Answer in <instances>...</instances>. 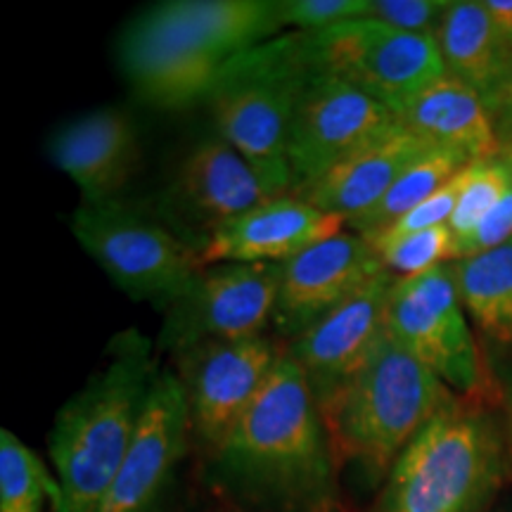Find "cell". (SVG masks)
<instances>
[{
  "label": "cell",
  "instance_id": "cell-7",
  "mask_svg": "<svg viewBox=\"0 0 512 512\" xmlns=\"http://www.w3.org/2000/svg\"><path fill=\"white\" fill-rule=\"evenodd\" d=\"M304 83L252 48L223 67L207 100L219 136L252 166L268 200L292 195L287 143Z\"/></svg>",
  "mask_w": 512,
  "mask_h": 512
},
{
  "label": "cell",
  "instance_id": "cell-20",
  "mask_svg": "<svg viewBox=\"0 0 512 512\" xmlns=\"http://www.w3.org/2000/svg\"><path fill=\"white\" fill-rule=\"evenodd\" d=\"M392 114L396 124L415 136L432 145L453 147L472 162L498 157L501 150V138L489 107L472 88L448 74L399 102Z\"/></svg>",
  "mask_w": 512,
  "mask_h": 512
},
{
  "label": "cell",
  "instance_id": "cell-29",
  "mask_svg": "<svg viewBox=\"0 0 512 512\" xmlns=\"http://www.w3.org/2000/svg\"><path fill=\"white\" fill-rule=\"evenodd\" d=\"M467 171H470V164H467L460 174L453 176L451 181L441 185L432 197H427L425 202L418 204L411 214H406L401 221H396L392 228L382 230V233L377 235H389V238H394V235H408L418 233V230L446 226V223L453 219V211L458 207L460 192H463L467 183ZM363 238H366V235H363ZM368 238H375V235H368Z\"/></svg>",
  "mask_w": 512,
  "mask_h": 512
},
{
  "label": "cell",
  "instance_id": "cell-2",
  "mask_svg": "<svg viewBox=\"0 0 512 512\" xmlns=\"http://www.w3.org/2000/svg\"><path fill=\"white\" fill-rule=\"evenodd\" d=\"M159 370L157 347L138 330L119 332L107 363L57 411L48 434L55 470L53 512H98L131 451Z\"/></svg>",
  "mask_w": 512,
  "mask_h": 512
},
{
  "label": "cell",
  "instance_id": "cell-17",
  "mask_svg": "<svg viewBox=\"0 0 512 512\" xmlns=\"http://www.w3.org/2000/svg\"><path fill=\"white\" fill-rule=\"evenodd\" d=\"M347 221L325 214L297 195L266 200L228 223L200 254L214 264H285L318 242L342 233Z\"/></svg>",
  "mask_w": 512,
  "mask_h": 512
},
{
  "label": "cell",
  "instance_id": "cell-35",
  "mask_svg": "<svg viewBox=\"0 0 512 512\" xmlns=\"http://www.w3.org/2000/svg\"><path fill=\"white\" fill-rule=\"evenodd\" d=\"M226 512H240V510H233V508H228V510H226Z\"/></svg>",
  "mask_w": 512,
  "mask_h": 512
},
{
  "label": "cell",
  "instance_id": "cell-28",
  "mask_svg": "<svg viewBox=\"0 0 512 512\" xmlns=\"http://www.w3.org/2000/svg\"><path fill=\"white\" fill-rule=\"evenodd\" d=\"M453 0H370L366 19L408 34L437 36Z\"/></svg>",
  "mask_w": 512,
  "mask_h": 512
},
{
  "label": "cell",
  "instance_id": "cell-26",
  "mask_svg": "<svg viewBox=\"0 0 512 512\" xmlns=\"http://www.w3.org/2000/svg\"><path fill=\"white\" fill-rule=\"evenodd\" d=\"M510 185L512 178L498 157L477 159V162L470 164L467 183L463 192H460L458 207L453 211V219L448 221V228H451L453 238H456V247L484 221V216L503 200V195L510 190Z\"/></svg>",
  "mask_w": 512,
  "mask_h": 512
},
{
  "label": "cell",
  "instance_id": "cell-34",
  "mask_svg": "<svg viewBox=\"0 0 512 512\" xmlns=\"http://www.w3.org/2000/svg\"><path fill=\"white\" fill-rule=\"evenodd\" d=\"M498 159H501L505 169H508V174L512 178V138L503 140L501 143V150H498Z\"/></svg>",
  "mask_w": 512,
  "mask_h": 512
},
{
  "label": "cell",
  "instance_id": "cell-14",
  "mask_svg": "<svg viewBox=\"0 0 512 512\" xmlns=\"http://www.w3.org/2000/svg\"><path fill=\"white\" fill-rule=\"evenodd\" d=\"M192 448L188 403L176 370H159L131 451L98 512H164Z\"/></svg>",
  "mask_w": 512,
  "mask_h": 512
},
{
  "label": "cell",
  "instance_id": "cell-9",
  "mask_svg": "<svg viewBox=\"0 0 512 512\" xmlns=\"http://www.w3.org/2000/svg\"><path fill=\"white\" fill-rule=\"evenodd\" d=\"M121 72L145 105L162 112L207 102L228 60L178 12L174 0L128 22L119 41Z\"/></svg>",
  "mask_w": 512,
  "mask_h": 512
},
{
  "label": "cell",
  "instance_id": "cell-22",
  "mask_svg": "<svg viewBox=\"0 0 512 512\" xmlns=\"http://www.w3.org/2000/svg\"><path fill=\"white\" fill-rule=\"evenodd\" d=\"M448 266L467 318L486 339L512 347V240Z\"/></svg>",
  "mask_w": 512,
  "mask_h": 512
},
{
  "label": "cell",
  "instance_id": "cell-24",
  "mask_svg": "<svg viewBox=\"0 0 512 512\" xmlns=\"http://www.w3.org/2000/svg\"><path fill=\"white\" fill-rule=\"evenodd\" d=\"M57 494L55 475L10 430L0 432V512H43Z\"/></svg>",
  "mask_w": 512,
  "mask_h": 512
},
{
  "label": "cell",
  "instance_id": "cell-1",
  "mask_svg": "<svg viewBox=\"0 0 512 512\" xmlns=\"http://www.w3.org/2000/svg\"><path fill=\"white\" fill-rule=\"evenodd\" d=\"M204 482L240 512H347L342 463L304 370L280 356L245 415L202 460Z\"/></svg>",
  "mask_w": 512,
  "mask_h": 512
},
{
  "label": "cell",
  "instance_id": "cell-15",
  "mask_svg": "<svg viewBox=\"0 0 512 512\" xmlns=\"http://www.w3.org/2000/svg\"><path fill=\"white\" fill-rule=\"evenodd\" d=\"M382 271L387 268L375 247L354 230H342L280 264L275 337L285 344L302 337Z\"/></svg>",
  "mask_w": 512,
  "mask_h": 512
},
{
  "label": "cell",
  "instance_id": "cell-3",
  "mask_svg": "<svg viewBox=\"0 0 512 512\" xmlns=\"http://www.w3.org/2000/svg\"><path fill=\"white\" fill-rule=\"evenodd\" d=\"M508 479L501 415L456 396L403 448L366 512H486Z\"/></svg>",
  "mask_w": 512,
  "mask_h": 512
},
{
  "label": "cell",
  "instance_id": "cell-8",
  "mask_svg": "<svg viewBox=\"0 0 512 512\" xmlns=\"http://www.w3.org/2000/svg\"><path fill=\"white\" fill-rule=\"evenodd\" d=\"M448 264L396 278L387 302V330L453 394L489 401L494 373L486 370Z\"/></svg>",
  "mask_w": 512,
  "mask_h": 512
},
{
  "label": "cell",
  "instance_id": "cell-23",
  "mask_svg": "<svg viewBox=\"0 0 512 512\" xmlns=\"http://www.w3.org/2000/svg\"><path fill=\"white\" fill-rule=\"evenodd\" d=\"M472 159L463 155V152L453 150V147L434 145L425 155L415 159V162L403 171L399 181L392 185V190L368 209L366 214L356 216V219L347 221V228L354 230L358 235H377L382 230L392 228L396 221L432 197L441 185L451 181L453 176L460 174Z\"/></svg>",
  "mask_w": 512,
  "mask_h": 512
},
{
  "label": "cell",
  "instance_id": "cell-13",
  "mask_svg": "<svg viewBox=\"0 0 512 512\" xmlns=\"http://www.w3.org/2000/svg\"><path fill=\"white\" fill-rule=\"evenodd\" d=\"M396 124L392 110L332 76L306 79L290 124L292 195L309 188L356 147Z\"/></svg>",
  "mask_w": 512,
  "mask_h": 512
},
{
  "label": "cell",
  "instance_id": "cell-6",
  "mask_svg": "<svg viewBox=\"0 0 512 512\" xmlns=\"http://www.w3.org/2000/svg\"><path fill=\"white\" fill-rule=\"evenodd\" d=\"M76 242L107 278L136 302L164 311L181 294L200 261L159 216L138 202L114 197L79 204L69 219Z\"/></svg>",
  "mask_w": 512,
  "mask_h": 512
},
{
  "label": "cell",
  "instance_id": "cell-5",
  "mask_svg": "<svg viewBox=\"0 0 512 512\" xmlns=\"http://www.w3.org/2000/svg\"><path fill=\"white\" fill-rule=\"evenodd\" d=\"M261 48L285 72L302 79L347 81L389 110L446 76L437 38L408 34L366 17L275 36Z\"/></svg>",
  "mask_w": 512,
  "mask_h": 512
},
{
  "label": "cell",
  "instance_id": "cell-30",
  "mask_svg": "<svg viewBox=\"0 0 512 512\" xmlns=\"http://www.w3.org/2000/svg\"><path fill=\"white\" fill-rule=\"evenodd\" d=\"M510 240H512V185L503 195V200L498 202L496 207L484 216V221L479 223V226L456 247V259H467V256L489 252V249L501 247Z\"/></svg>",
  "mask_w": 512,
  "mask_h": 512
},
{
  "label": "cell",
  "instance_id": "cell-4",
  "mask_svg": "<svg viewBox=\"0 0 512 512\" xmlns=\"http://www.w3.org/2000/svg\"><path fill=\"white\" fill-rule=\"evenodd\" d=\"M430 368L384 330L366 366L323 415L339 463L380 489L411 439L456 399Z\"/></svg>",
  "mask_w": 512,
  "mask_h": 512
},
{
  "label": "cell",
  "instance_id": "cell-11",
  "mask_svg": "<svg viewBox=\"0 0 512 512\" xmlns=\"http://www.w3.org/2000/svg\"><path fill=\"white\" fill-rule=\"evenodd\" d=\"M266 200L252 166L216 133L190 147L152 211L200 259L216 233Z\"/></svg>",
  "mask_w": 512,
  "mask_h": 512
},
{
  "label": "cell",
  "instance_id": "cell-27",
  "mask_svg": "<svg viewBox=\"0 0 512 512\" xmlns=\"http://www.w3.org/2000/svg\"><path fill=\"white\" fill-rule=\"evenodd\" d=\"M275 8L283 29L318 31L349 19H363L370 0H275Z\"/></svg>",
  "mask_w": 512,
  "mask_h": 512
},
{
  "label": "cell",
  "instance_id": "cell-18",
  "mask_svg": "<svg viewBox=\"0 0 512 512\" xmlns=\"http://www.w3.org/2000/svg\"><path fill=\"white\" fill-rule=\"evenodd\" d=\"M48 155L72 178L83 204L114 200L138 166L136 126L117 107H98L57 128Z\"/></svg>",
  "mask_w": 512,
  "mask_h": 512
},
{
  "label": "cell",
  "instance_id": "cell-33",
  "mask_svg": "<svg viewBox=\"0 0 512 512\" xmlns=\"http://www.w3.org/2000/svg\"><path fill=\"white\" fill-rule=\"evenodd\" d=\"M484 8L489 10L496 29L512 48V0H484Z\"/></svg>",
  "mask_w": 512,
  "mask_h": 512
},
{
  "label": "cell",
  "instance_id": "cell-32",
  "mask_svg": "<svg viewBox=\"0 0 512 512\" xmlns=\"http://www.w3.org/2000/svg\"><path fill=\"white\" fill-rule=\"evenodd\" d=\"M494 124H496V131H498V138H501V143L503 140L512 138V67L508 72V79H505L501 98H498V102H496Z\"/></svg>",
  "mask_w": 512,
  "mask_h": 512
},
{
  "label": "cell",
  "instance_id": "cell-19",
  "mask_svg": "<svg viewBox=\"0 0 512 512\" xmlns=\"http://www.w3.org/2000/svg\"><path fill=\"white\" fill-rule=\"evenodd\" d=\"M430 147L434 145L425 138L394 124L380 136L356 147L297 197L325 214L351 221L373 209L392 190L403 171Z\"/></svg>",
  "mask_w": 512,
  "mask_h": 512
},
{
  "label": "cell",
  "instance_id": "cell-31",
  "mask_svg": "<svg viewBox=\"0 0 512 512\" xmlns=\"http://www.w3.org/2000/svg\"><path fill=\"white\" fill-rule=\"evenodd\" d=\"M494 399L501 408V422L505 432V444H508L510 456V472H512V361L505 366L501 373L494 375Z\"/></svg>",
  "mask_w": 512,
  "mask_h": 512
},
{
  "label": "cell",
  "instance_id": "cell-10",
  "mask_svg": "<svg viewBox=\"0 0 512 512\" xmlns=\"http://www.w3.org/2000/svg\"><path fill=\"white\" fill-rule=\"evenodd\" d=\"M280 264L202 266L162 311L157 354L171 358L211 342L264 337L273 328Z\"/></svg>",
  "mask_w": 512,
  "mask_h": 512
},
{
  "label": "cell",
  "instance_id": "cell-16",
  "mask_svg": "<svg viewBox=\"0 0 512 512\" xmlns=\"http://www.w3.org/2000/svg\"><path fill=\"white\" fill-rule=\"evenodd\" d=\"M394 283L396 275L382 271L302 337L283 344L285 354L304 370L323 415L335 406L358 370L366 366L375 344L387 330V302Z\"/></svg>",
  "mask_w": 512,
  "mask_h": 512
},
{
  "label": "cell",
  "instance_id": "cell-25",
  "mask_svg": "<svg viewBox=\"0 0 512 512\" xmlns=\"http://www.w3.org/2000/svg\"><path fill=\"white\" fill-rule=\"evenodd\" d=\"M366 240L375 247L384 268L396 278H413V275H422L456 259V238H453L448 223L418 230V233L394 235V238L375 235Z\"/></svg>",
  "mask_w": 512,
  "mask_h": 512
},
{
  "label": "cell",
  "instance_id": "cell-21",
  "mask_svg": "<svg viewBox=\"0 0 512 512\" xmlns=\"http://www.w3.org/2000/svg\"><path fill=\"white\" fill-rule=\"evenodd\" d=\"M434 38L446 74L472 88L494 117L512 67V48L496 29L484 0H453Z\"/></svg>",
  "mask_w": 512,
  "mask_h": 512
},
{
  "label": "cell",
  "instance_id": "cell-12",
  "mask_svg": "<svg viewBox=\"0 0 512 512\" xmlns=\"http://www.w3.org/2000/svg\"><path fill=\"white\" fill-rule=\"evenodd\" d=\"M283 347L273 337L211 342L174 356L188 403L192 448L202 460L223 444L261 392Z\"/></svg>",
  "mask_w": 512,
  "mask_h": 512
}]
</instances>
